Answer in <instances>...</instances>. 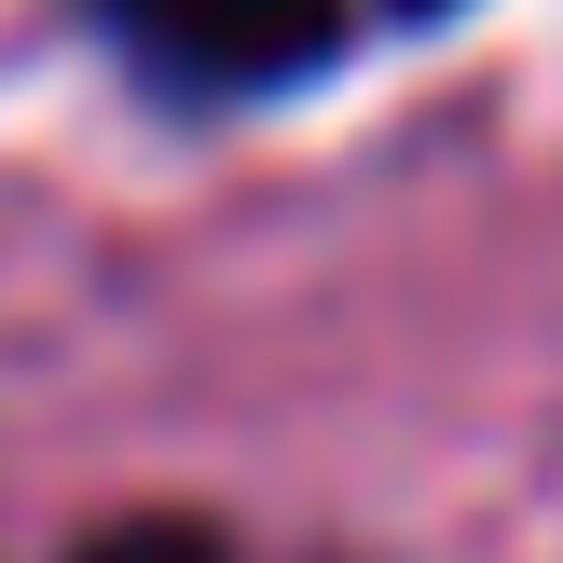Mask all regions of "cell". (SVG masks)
I'll list each match as a JSON object with an SVG mask.
<instances>
[{"label": "cell", "mask_w": 563, "mask_h": 563, "mask_svg": "<svg viewBox=\"0 0 563 563\" xmlns=\"http://www.w3.org/2000/svg\"><path fill=\"white\" fill-rule=\"evenodd\" d=\"M97 27L165 97H289L344 55V0H97Z\"/></svg>", "instance_id": "1"}, {"label": "cell", "mask_w": 563, "mask_h": 563, "mask_svg": "<svg viewBox=\"0 0 563 563\" xmlns=\"http://www.w3.org/2000/svg\"><path fill=\"white\" fill-rule=\"evenodd\" d=\"M69 563H234V550H220V522H192V509H124L110 537H82Z\"/></svg>", "instance_id": "2"}, {"label": "cell", "mask_w": 563, "mask_h": 563, "mask_svg": "<svg viewBox=\"0 0 563 563\" xmlns=\"http://www.w3.org/2000/svg\"><path fill=\"white\" fill-rule=\"evenodd\" d=\"M412 14H440V0H412Z\"/></svg>", "instance_id": "3"}]
</instances>
